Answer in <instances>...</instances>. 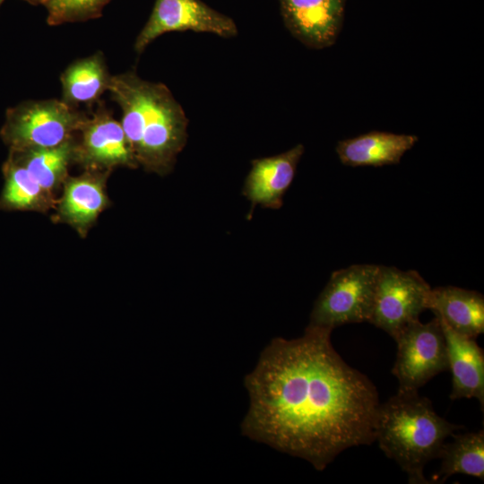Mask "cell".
Here are the masks:
<instances>
[{"instance_id":"ffe728a7","label":"cell","mask_w":484,"mask_h":484,"mask_svg":"<svg viewBox=\"0 0 484 484\" xmlns=\"http://www.w3.org/2000/svg\"><path fill=\"white\" fill-rule=\"evenodd\" d=\"M112 0H44L47 22L56 26L67 22H85L102 15L104 7Z\"/></svg>"},{"instance_id":"30bf717a","label":"cell","mask_w":484,"mask_h":484,"mask_svg":"<svg viewBox=\"0 0 484 484\" xmlns=\"http://www.w3.org/2000/svg\"><path fill=\"white\" fill-rule=\"evenodd\" d=\"M110 171L84 170L79 176H68L62 185V194L56 199L52 220L73 228L85 238L100 213L111 202L107 194Z\"/></svg>"},{"instance_id":"9a60e30c","label":"cell","mask_w":484,"mask_h":484,"mask_svg":"<svg viewBox=\"0 0 484 484\" xmlns=\"http://www.w3.org/2000/svg\"><path fill=\"white\" fill-rule=\"evenodd\" d=\"M418 140L414 134L374 131L340 141L336 152L347 166L380 167L399 163Z\"/></svg>"},{"instance_id":"5b68a950","label":"cell","mask_w":484,"mask_h":484,"mask_svg":"<svg viewBox=\"0 0 484 484\" xmlns=\"http://www.w3.org/2000/svg\"><path fill=\"white\" fill-rule=\"evenodd\" d=\"M378 270L377 264H361L333 272L314 304L308 325L333 331L368 322Z\"/></svg>"},{"instance_id":"3957f363","label":"cell","mask_w":484,"mask_h":484,"mask_svg":"<svg viewBox=\"0 0 484 484\" xmlns=\"http://www.w3.org/2000/svg\"><path fill=\"white\" fill-rule=\"evenodd\" d=\"M461 428L439 416L419 391H397L380 403L376 441L407 474L409 483L429 484L424 476L426 464L438 458L445 440Z\"/></svg>"},{"instance_id":"44dd1931","label":"cell","mask_w":484,"mask_h":484,"mask_svg":"<svg viewBox=\"0 0 484 484\" xmlns=\"http://www.w3.org/2000/svg\"><path fill=\"white\" fill-rule=\"evenodd\" d=\"M23 1L32 5L43 4L44 3V0H23Z\"/></svg>"},{"instance_id":"52a82bcc","label":"cell","mask_w":484,"mask_h":484,"mask_svg":"<svg viewBox=\"0 0 484 484\" xmlns=\"http://www.w3.org/2000/svg\"><path fill=\"white\" fill-rule=\"evenodd\" d=\"M396 359L392 369L398 391H419L429 380L448 370L446 342L439 319L419 320L404 327L393 339Z\"/></svg>"},{"instance_id":"ba28073f","label":"cell","mask_w":484,"mask_h":484,"mask_svg":"<svg viewBox=\"0 0 484 484\" xmlns=\"http://www.w3.org/2000/svg\"><path fill=\"white\" fill-rule=\"evenodd\" d=\"M73 163L84 170L110 172L118 167H139L121 123L102 105L77 133Z\"/></svg>"},{"instance_id":"7c38bea8","label":"cell","mask_w":484,"mask_h":484,"mask_svg":"<svg viewBox=\"0 0 484 484\" xmlns=\"http://www.w3.org/2000/svg\"><path fill=\"white\" fill-rule=\"evenodd\" d=\"M303 152L304 146L298 144L283 153L253 160L243 189L252 207L261 204L278 209L281 206L282 196L293 181Z\"/></svg>"},{"instance_id":"9c48e42d","label":"cell","mask_w":484,"mask_h":484,"mask_svg":"<svg viewBox=\"0 0 484 484\" xmlns=\"http://www.w3.org/2000/svg\"><path fill=\"white\" fill-rule=\"evenodd\" d=\"M209 32L223 38L237 35L235 22L201 0H156L149 20L136 37L141 54L154 39L171 31Z\"/></svg>"},{"instance_id":"8992f818","label":"cell","mask_w":484,"mask_h":484,"mask_svg":"<svg viewBox=\"0 0 484 484\" xmlns=\"http://www.w3.org/2000/svg\"><path fill=\"white\" fill-rule=\"evenodd\" d=\"M430 291L418 272L379 265L368 323L394 339L428 308Z\"/></svg>"},{"instance_id":"8fae6325","label":"cell","mask_w":484,"mask_h":484,"mask_svg":"<svg viewBox=\"0 0 484 484\" xmlns=\"http://www.w3.org/2000/svg\"><path fill=\"white\" fill-rule=\"evenodd\" d=\"M286 26L304 45L330 47L336 40L344 0H280Z\"/></svg>"},{"instance_id":"277c9868","label":"cell","mask_w":484,"mask_h":484,"mask_svg":"<svg viewBox=\"0 0 484 484\" xmlns=\"http://www.w3.org/2000/svg\"><path fill=\"white\" fill-rule=\"evenodd\" d=\"M87 117L62 99L27 100L6 110L0 136L9 151L54 147L76 136Z\"/></svg>"},{"instance_id":"ac0fdd59","label":"cell","mask_w":484,"mask_h":484,"mask_svg":"<svg viewBox=\"0 0 484 484\" xmlns=\"http://www.w3.org/2000/svg\"><path fill=\"white\" fill-rule=\"evenodd\" d=\"M75 137L54 147L9 151L8 156L23 166L45 190L55 194L69 176Z\"/></svg>"},{"instance_id":"5bb4252c","label":"cell","mask_w":484,"mask_h":484,"mask_svg":"<svg viewBox=\"0 0 484 484\" xmlns=\"http://www.w3.org/2000/svg\"><path fill=\"white\" fill-rule=\"evenodd\" d=\"M454 332L476 339L484 332V297L454 286L431 289L428 308Z\"/></svg>"},{"instance_id":"2e32d148","label":"cell","mask_w":484,"mask_h":484,"mask_svg":"<svg viewBox=\"0 0 484 484\" xmlns=\"http://www.w3.org/2000/svg\"><path fill=\"white\" fill-rule=\"evenodd\" d=\"M111 77L102 53L78 59L60 76L61 99L73 108L94 103L108 90Z\"/></svg>"},{"instance_id":"6da1fadb","label":"cell","mask_w":484,"mask_h":484,"mask_svg":"<svg viewBox=\"0 0 484 484\" xmlns=\"http://www.w3.org/2000/svg\"><path fill=\"white\" fill-rule=\"evenodd\" d=\"M331 333L307 325L301 337L272 339L244 378L241 434L320 471L346 449L376 441L381 403L370 379L334 350Z\"/></svg>"},{"instance_id":"7a4b0ae2","label":"cell","mask_w":484,"mask_h":484,"mask_svg":"<svg viewBox=\"0 0 484 484\" xmlns=\"http://www.w3.org/2000/svg\"><path fill=\"white\" fill-rule=\"evenodd\" d=\"M108 91L121 108L120 123L138 166L160 176L169 174L186 145L188 125L170 90L132 70L112 75Z\"/></svg>"},{"instance_id":"4fadbf2b","label":"cell","mask_w":484,"mask_h":484,"mask_svg":"<svg viewBox=\"0 0 484 484\" xmlns=\"http://www.w3.org/2000/svg\"><path fill=\"white\" fill-rule=\"evenodd\" d=\"M440 323L446 342L448 370L452 373L450 399L454 401L462 398H476L483 411V350L474 338L461 335L443 322Z\"/></svg>"},{"instance_id":"7402d4cb","label":"cell","mask_w":484,"mask_h":484,"mask_svg":"<svg viewBox=\"0 0 484 484\" xmlns=\"http://www.w3.org/2000/svg\"><path fill=\"white\" fill-rule=\"evenodd\" d=\"M4 2V0H0V7L2 5V4Z\"/></svg>"},{"instance_id":"e0dca14e","label":"cell","mask_w":484,"mask_h":484,"mask_svg":"<svg viewBox=\"0 0 484 484\" xmlns=\"http://www.w3.org/2000/svg\"><path fill=\"white\" fill-rule=\"evenodd\" d=\"M4 186L0 210L46 213L54 209L56 198L45 190L20 163L10 156L2 167Z\"/></svg>"},{"instance_id":"d6986e66","label":"cell","mask_w":484,"mask_h":484,"mask_svg":"<svg viewBox=\"0 0 484 484\" xmlns=\"http://www.w3.org/2000/svg\"><path fill=\"white\" fill-rule=\"evenodd\" d=\"M454 440L444 444L439 453L441 467L432 483H444L454 474H466L484 480V431L454 434Z\"/></svg>"}]
</instances>
